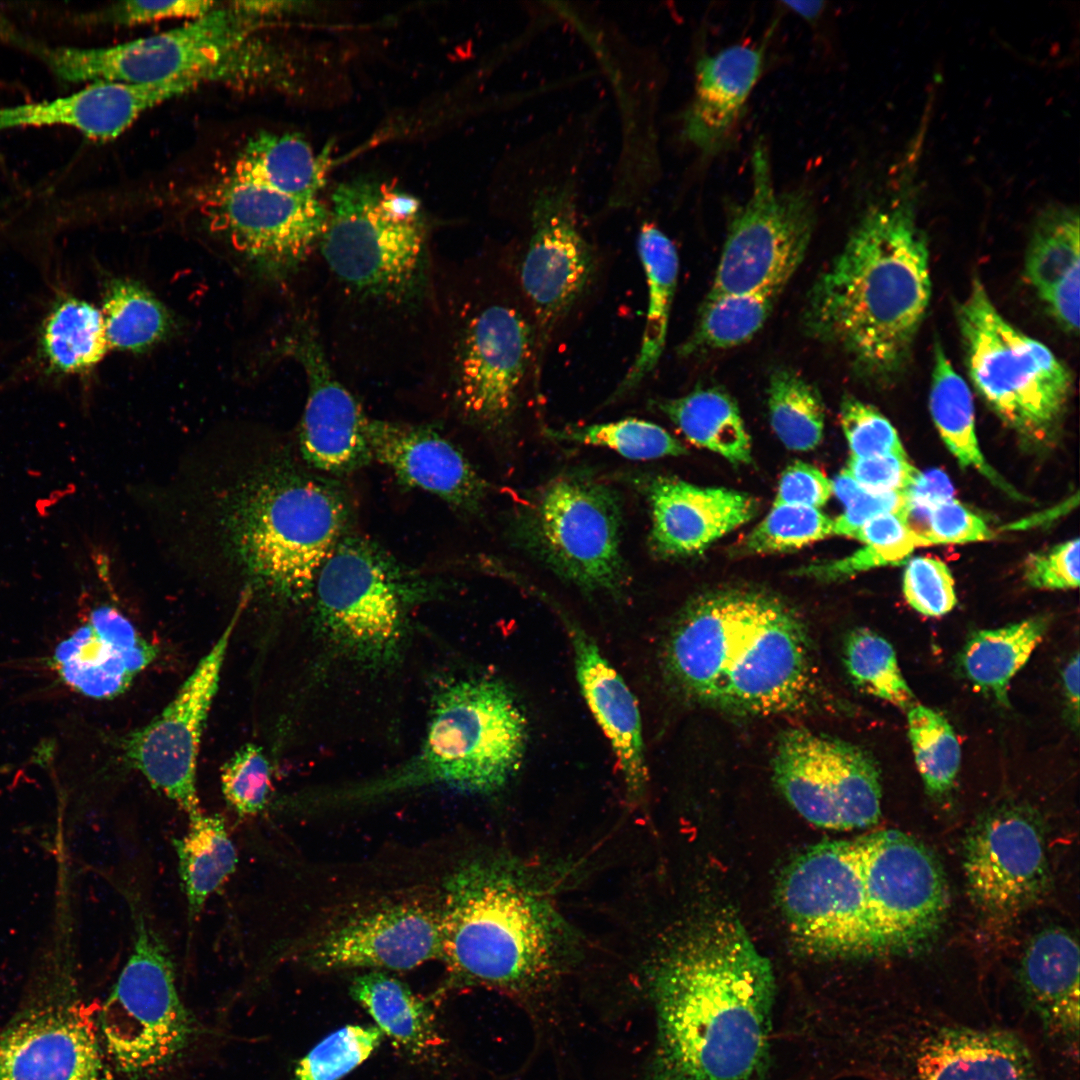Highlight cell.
I'll return each instance as SVG.
<instances>
[{
    "label": "cell",
    "instance_id": "816d5d0a",
    "mask_svg": "<svg viewBox=\"0 0 1080 1080\" xmlns=\"http://www.w3.org/2000/svg\"><path fill=\"white\" fill-rule=\"evenodd\" d=\"M840 423L852 457L907 455L891 422L865 402L853 397L843 399Z\"/></svg>",
    "mask_w": 1080,
    "mask_h": 1080
},
{
    "label": "cell",
    "instance_id": "f6af8a7d",
    "mask_svg": "<svg viewBox=\"0 0 1080 1080\" xmlns=\"http://www.w3.org/2000/svg\"><path fill=\"white\" fill-rule=\"evenodd\" d=\"M843 661L851 681L861 691L904 710L915 704L893 646L876 632L864 627L850 631Z\"/></svg>",
    "mask_w": 1080,
    "mask_h": 1080
},
{
    "label": "cell",
    "instance_id": "f5cc1de1",
    "mask_svg": "<svg viewBox=\"0 0 1080 1080\" xmlns=\"http://www.w3.org/2000/svg\"><path fill=\"white\" fill-rule=\"evenodd\" d=\"M903 594L918 613L938 617L957 603L955 583L947 565L935 557L909 559L903 575Z\"/></svg>",
    "mask_w": 1080,
    "mask_h": 1080
},
{
    "label": "cell",
    "instance_id": "9a60e30c",
    "mask_svg": "<svg viewBox=\"0 0 1080 1080\" xmlns=\"http://www.w3.org/2000/svg\"><path fill=\"white\" fill-rule=\"evenodd\" d=\"M772 776L786 801L818 827L861 829L880 818L878 765L869 752L845 740L802 727L784 730Z\"/></svg>",
    "mask_w": 1080,
    "mask_h": 1080
},
{
    "label": "cell",
    "instance_id": "b9f144b4",
    "mask_svg": "<svg viewBox=\"0 0 1080 1080\" xmlns=\"http://www.w3.org/2000/svg\"><path fill=\"white\" fill-rule=\"evenodd\" d=\"M42 348L50 365L60 372L92 368L109 349L101 311L79 299L61 301L45 320Z\"/></svg>",
    "mask_w": 1080,
    "mask_h": 1080
},
{
    "label": "cell",
    "instance_id": "7bdbcfd3",
    "mask_svg": "<svg viewBox=\"0 0 1080 1080\" xmlns=\"http://www.w3.org/2000/svg\"><path fill=\"white\" fill-rule=\"evenodd\" d=\"M101 313L109 348L142 351L160 341L171 327L166 308L132 280L110 284Z\"/></svg>",
    "mask_w": 1080,
    "mask_h": 1080
},
{
    "label": "cell",
    "instance_id": "d590c367",
    "mask_svg": "<svg viewBox=\"0 0 1080 1080\" xmlns=\"http://www.w3.org/2000/svg\"><path fill=\"white\" fill-rule=\"evenodd\" d=\"M350 994L380 1032L410 1056H430L441 1045L429 1007L405 983L387 972L372 970L354 978Z\"/></svg>",
    "mask_w": 1080,
    "mask_h": 1080
},
{
    "label": "cell",
    "instance_id": "484cf974",
    "mask_svg": "<svg viewBox=\"0 0 1080 1080\" xmlns=\"http://www.w3.org/2000/svg\"><path fill=\"white\" fill-rule=\"evenodd\" d=\"M0 1080H106L90 1025L64 1011L27 1016L0 1034Z\"/></svg>",
    "mask_w": 1080,
    "mask_h": 1080
},
{
    "label": "cell",
    "instance_id": "ee69618b",
    "mask_svg": "<svg viewBox=\"0 0 1080 1080\" xmlns=\"http://www.w3.org/2000/svg\"><path fill=\"white\" fill-rule=\"evenodd\" d=\"M768 409L772 429L787 448L809 451L822 441V398L816 387L797 372L778 368L771 373Z\"/></svg>",
    "mask_w": 1080,
    "mask_h": 1080
},
{
    "label": "cell",
    "instance_id": "e0dca14e",
    "mask_svg": "<svg viewBox=\"0 0 1080 1080\" xmlns=\"http://www.w3.org/2000/svg\"><path fill=\"white\" fill-rule=\"evenodd\" d=\"M871 927L881 954L930 936L948 905L943 870L919 841L897 830L855 838Z\"/></svg>",
    "mask_w": 1080,
    "mask_h": 1080
},
{
    "label": "cell",
    "instance_id": "4fadbf2b",
    "mask_svg": "<svg viewBox=\"0 0 1080 1080\" xmlns=\"http://www.w3.org/2000/svg\"><path fill=\"white\" fill-rule=\"evenodd\" d=\"M777 900L794 942L824 958L880 955L855 838L823 841L782 871Z\"/></svg>",
    "mask_w": 1080,
    "mask_h": 1080
},
{
    "label": "cell",
    "instance_id": "8fae6325",
    "mask_svg": "<svg viewBox=\"0 0 1080 1080\" xmlns=\"http://www.w3.org/2000/svg\"><path fill=\"white\" fill-rule=\"evenodd\" d=\"M131 953L109 995L101 1028L108 1052L129 1075L154 1072L188 1044L193 1025L176 987L172 958L136 898Z\"/></svg>",
    "mask_w": 1080,
    "mask_h": 1080
},
{
    "label": "cell",
    "instance_id": "7c38bea8",
    "mask_svg": "<svg viewBox=\"0 0 1080 1080\" xmlns=\"http://www.w3.org/2000/svg\"><path fill=\"white\" fill-rule=\"evenodd\" d=\"M330 268L371 293L408 286L424 243L418 200L383 182L356 178L337 186L321 237Z\"/></svg>",
    "mask_w": 1080,
    "mask_h": 1080
},
{
    "label": "cell",
    "instance_id": "680465c9",
    "mask_svg": "<svg viewBox=\"0 0 1080 1080\" xmlns=\"http://www.w3.org/2000/svg\"><path fill=\"white\" fill-rule=\"evenodd\" d=\"M219 3L200 0L178 1H124L117 3L95 16L102 22L118 25H137L172 18H199Z\"/></svg>",
    "mask_w": 1080,
    "mask_h": 1080
},
{
    "label": "cell",
    "instance_id": "8992f818",
    "mask_svg": "<svg viewBox=\"0 0 1080 1080\" xmlns=\"http://www.w3.org/2000/svg\"><path fill=\"white\" fill-rule=\"evenodd\" d=\"M268 19L247 1H237L219 3L209 13L171 30L108 47H51L22 37L12 39L70 83L257 84L280 80L286 64L283 56L258 38Z\"/></svg>",
    "mask_w": 1080,
    "mask_h": 1080
},
{
    "label": "cell",
    "instance_id": "03108f58",
    "mask_svg": "<svg viewBox=\"0 0 1080 1080\" xmlns=\"http://www.w3.org/2000/svg\"><path fill=\"white\" fill-rule=\"evenodd\" d=\"M795 13L800 16L812 20L816 18L823 9V2L810 1V2H785Z\"/></svg>",
    "mask_w": 1080,
    "mask_h": 1080
},
{
    "label": "cell",
    "instance_id": "1f68e13d",
    "mask_svg": "<svg viewBox=\"0 0 1080 1080\" xmlns=\"http://www.w3.org/2000/svg\"><path fill=\"white\" fill-rule=\"evenodd\" d=\"M763 64L764 46L733 45L698 60L684 132L704 156L728 143Z\"/></svg>",
    "mask_w": 1080,
    "mask_h": 1080
},
{
    "label": "cell",
    "instance_id": "c3c4849f",
    "mask_svg": "<svg viewBox=\"0 0 1080 1080\" xmlns=\"http://www.w3.org/2000/svg\"><path fill=\"white\" fill-rule=\"evenodd\" d=\"M382 1038L375 1026L346 1025L327 1035L298 1061L292 1080H340L366 1061Z\"/></svg>",
    "mask_w": 1080,
    "mask_h": 1080
},
{
    "label": "cell",
    "instance_id": "d6a6232c",
    "mask_svg": "<svg viewBox=\"0 0 1080 1080\" xmlns=\"http://www.w3.org/2000/svg\"><path fill=\"white\" fill-rule=\"evenodd\" d=\"M1077 210L1052 207L1044 212L1026 253L1028 280L1058 323L1079 329L1080 238Z\"/></svg>",
    "mask_w": 1080,
    "mask_h": 1080
},
{
    "label": "cell",
    "instance_id": "9f6ffc18",
    "mask_svg": "<svg viewBox=\"0 0 1080 1080\" xmlns=\"http://www.w3.org/2000/svg\"><path fill=\"white\" fill-rule=\"evenodd\" d=\"M844 470L865 490L876 493H907L922 474L907 455L896 454L868 458L851 456Z\"/></svg>",
    "mask_w": 1080,
    "mask_h": 1080
},
{
    "label": "cell",
    "instance_id": "d6986e66",
    "mask_svg": "<svg viewBox=\"0 0 1080 1080\" xmlns=\"http://www.w3.org/2000/svg\"><path fill=\"white\" fill-rule=\"evenodd\" d=\"M243 608L242 601L217 642L166 708L144 727L131 732L123 743L128 762L188 818L203 812L196 788L201 736Z\"/></svg>",
    "mask_w": 1080,
    "mask_h": 1080
},
{
    "label": "cell",
    "instance_id": "5b68a950",
    "mask_svg": "<svg viewBox=\"0 0 1080 1080\" xmlns=\"http://www.w3.org/2000/svg\"><path fill=\"white\" fill-rule=\"evenodd\" d=\"M441 960L458 983L523 987L548 973L560 952V923L520 870L473 860L446 879L439 910Z\"/></svg>",
    "mask_w": 1080,
    "mask_h": 1080
},
{
    "label": "cell",
    "instance_id": "74e56055",
    "mask_svg": "<svg viewBox=\"0 0 1080 1080\" xmlns=\"http://www.w3.org/2000/svg\"><path fill=\"white\" fill-rule=\"evenodd\" d=\"M188 819L186 832L174 838L172 845L192 924L236 870L238 854L222 816L201 812Z\"/></svg>",
    "mask_w": 1080,
    "mask_h": 1080
},
{
    "label": "cell",
    "instance_id": "5bb4252c",
    "mask_svg": "<svg viewBox=\"0 0 1080 1080\" xmlns=\"http://www.w3.org/2000/svg\"><path fill=\"white\" fill-rule=\"evenodd\" d=\"M752 190L732 216L707 297L783 291L801 265L816 223L814 201L802 188L777 192L765 145L755 144Z\"/></svg>",
    "mask_w": 1080,
    "mask_h": 1080
},
{
    "label": "cell",
    "instance_id": "ac0fdd59",
    "mask_svg": "<svg viewBox=\"0 0 1080 1080\" xmlns=\"http://www.w3.org/2000/svg\"><path fill=\"white\" fill-rule=\"evenodd\" d=\"M520 302L500 300L478 310L461 344L458 400L472 420L492 430L512 422L528 382L540 376L535 326Z\"/></svg>",
    "mask_w": 1080,
    "mask_h": 1080
},
{
    "label": "cell",
    "instance_id": "60d3db41",
    "mask_svg": "<svg viewBox=\"0 0 1080 1080\" xmlns=\"http://www.w3.org/2000/svg\"><path fill=\"white\" fill-rule=\"evenodd\" d=\"M781 293L765 290L706 297L696 327L680 353L723 350L748 342L764 326Z\"/></svg>",
    "mask_w": 1080,
    "mask_h": 1080
},
{
    "label": "cell",
    "instance_id": "4316f807",
    "mask_svg": "<svg viewBox=\"0 0 1080 1080\" xmlns=\"http://www.w3.org/2000/svg\"><path fill=\"white\" fill-rule=\"evenodd\" d=\"M192 90L187 81L157 84L93 82L68 96L0 108V131L62 125L95 140L122 134L147 110Z\"/></svg>",
    "mask_w": 1080,
    "mask_h": 1080
},
{
    "label": "cell",
    "instance_id": "3957f363",
    "mask_svg": "<svg viewBox=\"0 0 1080 1080\" xmlns=\"http://www.w3.org/2000/svg\"><path fill=\"white\" fill-rule=\"evenodd\" d=\"M929 253L909 204L869 211L808 292L803 324L874 380L907 361L931 298Z\"/></svg>",
    "mask_w": 1080,
    "mask_h": 1080
},
{
    "label": "cell",
    "instance_id": "bcb514c9",
    "mask_svg": "<svg viewBox=\"0 0 1080 1080\" xmlns=\"http://www.w3.org/2000/svg\"><path fill=\"white\" fill-rule=\"evenodd\" d=\"M908 735L926 791L943 796L953 786L961 763L956 734L939 712L914 704L907 710Z\"/></svg>",
    "mask_w": 1080,
    "mask_h": 1080
},
{
    "label": "cell",
    "instance_id": "ab89813d",
    "mask_svg": "<svg viewBox=\"0 0 1080 1080\" xmlns=\"http://www.w3.org/2000/svg\"><path fill=\"white\" fill-rule=\"evenodd\" d=\"M657 407L693 444L734 464L751 461L749 435L736 402L726 392L716 388L696 389L678 398L658 401Z\"/></svg>",
    "mask_w": 1080,
    "mask_h": 1080
},
{
    "label": "cell",
    "instance_id": "f907efd6",
    "mask_svg": "<svg viewBox=\"0 0 1080 1080\" xmlns=\"http://www.w3.org/2000/svg\"><path fill=\"white\" fill-rule=\"evenodd\" d=\"M221 788L229 807L241 818L258 815L271 793V766L262 749L249 743L223 765Z\"/></svg>",
    "mask_w": 1080,
    "mask_h": 1080
},
{
    "label": "cell",
    "instance_id": "11a10c76",
    "mask_svg": "<svg viewBox=\"0 0 1080 1080\" xmlns=\"http://www.w3.org/2000/svg\"><path fill=\"white\" fill-rule=\"evenodd\" d=\"M1079 539L1060 543L1048 551L1030 554L1024 563V578L1033 588L1068 590L1079 585Z\"/></svg>",
    "mask_w": 1080,
    "mask_h": 1080
},
{
    "label": "cell",
    "instance_id": "44dd1931",
    "mask_svg": "<svg viewBox=\"0 0 1080 1080\" xmlns=\"http://www.w3.org/2000/svg\"><path fill=\"white\" fill-rule=\"evenodd\" d=\"M210 228L271 274L298 263L322 237L329 210L318 198L284 194L228 176L202 205Z\"/></svg>",
    "mask_w": 1080,
    "mask_h": 1080
},
{
    "label": "cell",
    "instance_id": "7dc6e473",
    "mask_svg": "<svg viewBox=\"0 0 1080 1080\" xmlns=\"http://www.w3.org/2000/svg\"><path fill=\"white\" fill-rule=\"evenodd\" d=\"M544 432L551 439L609 448L632 460L687 453L685 446L664 428L633 418L579 427L550 428Z\"/></svg>",
    "mask_w": 1080,
    "mask_h": 1080
},
{
    "label": "cell",
    "instance_id": "30bf717a",
    "mask_svg": "<svg viewBox=\"0 0 1080 1080\" xmlns=\"http://www.w3.org/2000/svg\"><path fill=\"white\" fill-rule=\"evenodd\" d=\"M617 491L585 472H566L532 492L515 510L512 541L561 580L585 593L623 594Z\"/></svg>",
    "mask_w": 1080,
    "mask_h": 1080
},
{
    "label": "cell",
    "instance_id": "94428289",
    "mask_svg": "<svg viewBox=\"0 0 1080 1080\" xmlns=\"http://www.w3.org/2000/svg\"><path fill=\"white\" fill-rule=\"evenodd\" d=\"M886 513L909 517L910 502L907 493H876L864 489L846 504L844 512L833 520L832 535L853 538L865 522Z\"/></svg>",
    "mask_w": 1080,
    "mask_h": 1080
},
{
    "label": "cell",
    "instance_id": "2e32d148",
    "mask_svg": "<svg viewBox=\"0 0 1080 1080\" xmlns=\"http://www.w3.org/2000/svg\"><path fill=\"white\" fill-rule=\"evenodd\" d=\"M392 565L367 542L343 539L322 566L313 594L328 638L354 658L390 660L401 638V594Z\"/></svg>",
    "mask_w": 1080,
    "mask_h": 1080
},
{
    "label": "cell",
    "instance_id": "6da1fadb",
    "mask_svg": "<svg viewBox=\"0 0 1080 1080\" xmlns=\"http://www.w3.org/2000/svg\"><path fill=\"white\" fill-rule=\"evenodd\" d=\"M658 1048L650 1080H763L775 978L740 921L704 916L657 962Z\"/></svg>",
    "mask_w": 1080,
    "mask_h": 1080
},
{
    "label": "cell",
    "instance_id": "ffe728a7",
    "mask_svg": "<svg viewBox=\"0 0 1080 1080\" xmlns=\"http://www.w3.org/2000/svg\"><path fill=\"white\" fill-rule=\"evenodd\" d=\"M532 216V231L517 258L515 277L533 319L542 368L553 334L591 288L598 262L595 249L578 229L568 198L544 197Z\"/></svg>",
    "mask_w": 1080,
    "mask_h": 1080
},
{
    "label": "cell",
    "instance_id": "e575fe53",
    "mask_svg": "<svg viewBox=\"0 0 1080 1080\" xmlns=\"http://www.w3.org/2000/svg\"><path fill=\"white\" fill-rule=\"evenodd\" d=\"M327 162L297 134L263 131L247 140L230 176L284 194L316 198L325 185Z\"/></svg>",
    "mask_w": 1080,
    "mask_h": 1080
},
{
    "label": "cell",
    "instance_id": "f35d334b",
    "mask_svg": "<svg viewBox=\"0 0 1080 1080\" xmlns=\"http://www.w3.org/2000/svg\"><path fill=\"white\" fill-rule=\"evenodd\" d=\"M929 409L942 440L962 467L977 470L1001 491L1023 499L986 461L976 435L970 388L939 344L934 351Z\"/></svg>",
    "mask_w": 1080,
    "mask_h": 1080
},
{
    "label": "cell",
    "instance_id": "6125c7cd",
    "mask_svg": "<svg viewBox=\"0 0 1080 1080\" xmlns=\"http://www.w3.org/2000/svg\"><path fill=\"white\" fill-rule=\"evenodd\" d=\"M1079 654L1075 653L1067 662L1062 672L1064 695L1068 703L1071 719L1078 725L1079 718Z\"/></svg>",
    "mask_w": 1080,
    "mask_h": 1080
},
{
    "label": "cell",
    "instance_id": "6f0895ef",
    "mask_svg": "<svg viewBox=\"0 0 1080 1080\" xmlns=\"http://www.w3.org/2000/svg\"><path fill=\"white\" fill-rule=\"evenodd\" d=\"M912 545H865L850 555L799 569L798 574L820 581H836L860 572L907 562Z\"/></svg>",
    "mask_w": 1080,
    "mask_h": 1080
},
{
    "label": "cell",
    "instance_id": "d4e9b609",
    "mask_svg": "<svg viewBox=\"0 0 1080 1080\" xmlns=\"http://www.w3.org/2000/svg\"><path fill=\"white\" fill-rule=\"evenodd\" d=\"M651 511L649 548L662 559L703 551L758 511L750 495L726 488H704L670 477L645 485Z\"/></svg>",
    "mask_w": 1080,
    "mask_h": 1080
},
{
    "label": "cell",
    "instance_id": "db71d44e",
    "mask_svg": "<svg viewBox=\"0 0 1080 1080\" xmlns=\"http://www.w3.org/2000/svg\"><path fill=\"white\" fill-rule=\"evenodd\" d=\"M921 512L926 513V527L916 532L927 546L980 542L994 537L983 518L953 498L935 502Z\"/></svg>",
    "mask_w": 1080,
    "mask_h": 1080
},
{
    "label": "cell",
    "instance_id": "91938a15",
    "mask_svg": "<svg viewBox=\"0 0 1080 1080\" xmlns=\"http://www.w3.org/2000/svg\"><path fill=\"white\" fill-rule=\"evenodd\" d=\"M832 494L831 481L818 468L801 461L788 466L780 477L774 504L818 509Z\"/></svg>",
    "mask_w": 1080,
    "mask_h": 1080
},
{
    "label": "cell",
    "instance_id": "52a82bcc",
    "mask_svg": "<svg viewBox=\"0 0 1080 1080\" xmlns=\"http://www.w3.org/2000/svg\"><path fill=\"white\" fill-rule=\"evenodd\" d=\"M853 1039L872 1080H1052L1032 1039L996 1016L896 1002L857 1016Z\"/></svg>",
    "mask_w": 1080,
    "mask_h": 1080
},
{
    "label": "cell",
    "instance_id": "8d00e7d4",
    "mask_svg": "<svg viewBox=\"0 0 1080 1080\" xmlns=\"http://www.w3.org/2000/svg\"><path fill=\"white\" fill-rule=\"evenodd\" d=\"M1048 616H1035L972 633L958 656L961 674L974 687L1008 705V687L1042 641Z\"/></svg>",
    "mask_w": 1080,
    "mask_h": 1080
},
{
    "label": "cell",
    "instance_id": "e7e4bbea",
    "mask_svg": "<svg viewBox=\"0 0 1080 1080\" xmlns=\"http://www.w3.org/2000/svg\"><path fill=\"white\" fill-rule=\"evenodd\" d=\"M832 494L844 505L853 500L864 488L861 487L845 470L831 481Z\"/></svg>",
    "mask_w": 1080,
    "mask_h": 1080
},
{
    "label": "cell",
    "instance_id": "7402d4cb",
    "mask_svg": "<svg viewBox=\"0 0 1080 1080\" xmlns=\"http://www.w3.org/2000/svg\"><path fill=\"white\" fill-rule=\"evenodd\" d=\"M1024 1016L1051 1075L1078 1080L1079 948L1063 928H1048L1027 946L1019 972Z\"/></svg>",
    "mask_w": 1080,
    "mask_h": 1080
},
{
    "label": "cell",
    "instance_id": "ba28073f",
    "mask_svg": "<svg viewBox=\"0 0 1080 1080\" xmlns=\"http://www.w3.org/2000/svg\"><path fill=\"white\" fill-rule=\"evenodd\" d=\"M527 739L524 711L505 683L489 677L454 680L435 698L415 759L362 793L429 784L473 794L495 792L519 770Z\"/></svg>",
    "mask_w": 1080,
    "mask_h": 1080
},
{
    "label": "cell",
    "instance_id": "be15d7a7",
    "mask_svg": "<svg viewBox=\"0 0 1080 1080\" xmlns=\"http://www.w3.org/2000/svg\"><path fill=\"white\" fill-rule=\"evenodd\" d=\"M1078 498L1077 495L1069 498L1064 504H1059L1048 512H1041L1040 514L1033 515L1025 520L1011 523L1007 525L1006 530H1019L1037 526L1043 522L1054 520L1055 518L1064 515L1066 511H1070L1072 508L1073 500Z\"/></svg>",
    "mask_w": 1080,
    "mask_h": 1080
},
{
    "label": "cell",
    "instance_id": "277c9868",
    "mask_svg": "<svg viewBox=\"0 0 1080 1080\" xmlns=\"http://www.w3.org/2000/svg\"><path fill=\"white\" fill-rule=\"evenodd\" d=\"M347 519L327 484L281 461L247 471L220 503L224 548L251 588L291 601L313 596Z\"/></svg>",
    "mask_w": 1080,
    "mask_h": 1080
},
{
    "label": "cell",
    "instance_id": "603a6c76",
    "mask_svg": "<svg viewBox=\"0 0 1080 1080\" xmlns=\"http://www.w3.org/2000/svg\"><path fill=\"white\" fill-rule=\"evenodd\" d=\"M969 891L982 911L1015 916L1048 888L1049 866L1043 833L1022 810L1001 809L980 821L964 849Z\"/></svg>",
    "mask_w": 1080,
    "mask_h": 1080
},
{
    "label": "cell",
    "instance_id": "f546056e",
    "mask_svg": "<svg viewBox=\"0 0 1080 1080\" xmlns=\"http://www.w3.org/2000/svg\"><path fill=\"white\" fill-rule=\"evenodd\" d=\"M372 456L405 484L464 509L476 508L487 484L463 454L432 430L369 421Z\"/></svg>",
    "mask_w": 1080,
    "mask_h": 1080
},
{
    "label": "cell",
    "instance_id": "f1b7e54d",
    "mask_svg": "<svg viewBox=\"0 0 1080 1080\" xmlns=\"http://www.w3.org/2000/svg\"><path fill=\"white\" fill-rule=\"evenodd\" d=\"M559 615L572 646L582 696L610 742L627 793L632 799L639 798L648 773L637 701L590 634L562 610Z\"/></svg>",
    "mask_w": 1080,
    "mask_h": 1080
},
{
    "label": "cell",
    "instance_id": "681fc988",
    "mask_svg": "<svg viewBox=\"0 0 1080 1080\" xmlns=\"http://www.w3.org/2000/svg\"><path fill=\"white\" fill-rule=\"evenodd\" d=\"M832 526L833 519L818 509L774 504L742 544L751 554L788 552L832 535Z\"/></svg>",
    "mask_w": 1080,
    "mask_h": 1080
},
{
    "label": "cell",
    "instance_id": "83f0119b",
    "mask_svg": "<svg viewBox=\"0 0 1080 1080\" xmlns=\"http://www.w3.org/2000/svg\"><path fill=\"white\" fill-rule=\"evenodd\" d=\"M144 640L116 608L102 605L62 641L55 662L64 681L83 695L111 698L124 692L155 658Z\"/></svg>",
    "mask_w": 1080,
    "mask_h": 1080
},
{
    "label": "cell",
    "instance_id": "cb8c5ba5",
    "mask_svg": "<svg viewBox=\"0 0 1080 1080\" xmlns=\"http://www.w3.org/2000/svg\"><path fill=\"white\" fill-rule=\"evenodd\" d=\"M439 911L400 903L359 915L319 939L304 961L318 970H409L441 959Z\"/></svg>",
    "mask_w": 1080,
    "mask_h": 1080
},
{
    "label": "cell",
    "instance_id": "836d02e7",
    "mask_svg": "<svg viewBox=\"0 0 1080 1080\" xmlns=\"http://www.w3.org/2000/svg\"><path fill=\"white\" fill-rule=\"evenodd\" d=\"M637 245L648 287L646 322L640 350L607 403L634 391L659 362L666 343L678 282L679 256L666 234L655 225L645 223L639 232Z\"/></svg>",
    "mask_w": 1080,
    "mask_h": 1080
},
{
    "label": "cell",
    "instance_id": "4dcf8cb0",
    "mask_svg": "<svg viewBox=\"0 0 1080 1080\" xmlns=\"http://www.w3.org/2000/svg\"><path fill=\"white\" fill-rule=\"evenodd\" d=\"M309 392L300 428L304 458L315 468L345 473L372 457L369 420L355 398L333 378L319 350L302 347Z\"/></svg>",
    "mask_w": 1080,
    "mask_h": 1080
},
{
    "label": "cell",
    "instance_id": "7a4b0ae2",
    "mask_svg": "<svg viewBox=\"0 0 1080 1080\" xmlns=\"http://www.w3.org/2000/svg\"><path fill=\"white\" fill-rule=\"evenodd\" d=\"M663 657L680 694L730 714L798 712L816 696L809 632L791 607L766 593L726 590L691 601Z\"/></svg>",
    "mask_w": 1080,
    "mask_h": 1080
},
{
    "label": "cell",
    "instance_id": "9c48e42d",
    "mask_svg": "<svg viewBox=\"0 0 1080 1080\" xmlns=\"http://www.w3.org/2000/svg\"><path fill=\"white\" fill-rule=\"evenodd\" d=\"M957 314L967 370L979 395L1024 445L1050 444L1072 391L1070 370L1009 323L978 279Z\"/></svg>",
    "mask_w": 1080,
    "mask_h": 1080
}]
</instances>
